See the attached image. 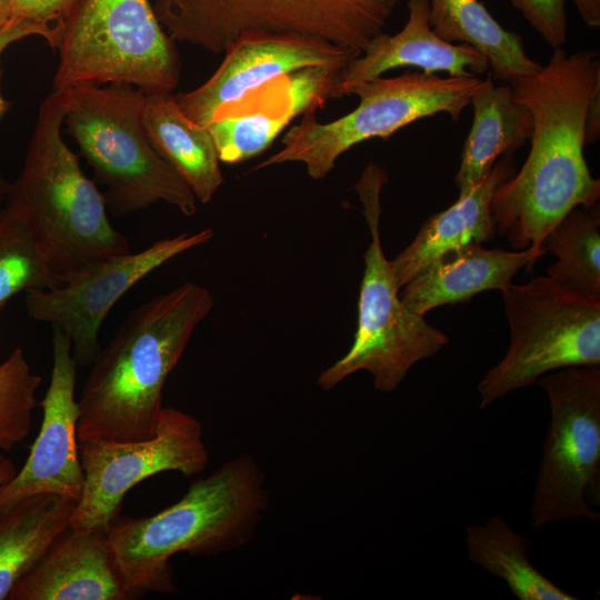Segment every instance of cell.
<instances>
[{"label": "cell", "mask_w": 600, "mask_h": 600, "mask_svg": "<svg viewBox=\"0 0 600 600\" xmlns=\"http://www.w3.org/2000/svg\"><path fill=\"white\" fill-rule=\"evenodd\" d=\"M600 82L596 50L553 49L547 64L510 83L532 117L531 146L517 173L494 191L496 230L514 250L542 249L546 236L573 208L600 198L583 149L587 108Z\"/></svg>", "instance_id": "obj_1"}, {"label": "cell", "mask_w": 600, "mask_h": 600, "mask_svg": "<svg viewBox=\"0 0 600 600\" xmlns=\"http://www.w3.org/2000/svg\"><path fill=\"white\" fill-rule=\"evenodd\" d=\"M213 303L208 288L184 282L130 311L82 388L79 442L139 441L156 433L166 381Z\"/></svg>", "instance_id": "obj_2"}, {"label": "cell", "mask_w": 600, "mask_h": 600, "mask_svg": "<svg viewBox=\"0 0 600 600\" xmlns=\"http://www.w3.org/2000/svg\"><path fill=\"white\" fill-rule=\"evenodd\" d=\"M269 507L267 478L243 453L191 483L176 503L140 518L113 520L108 538L133 589L176 593L170 559L216 556L248 544Z\"/></svg>", "instance_id": "obj_3"}, {"label": "cell", "mask_w": 600, "mask_h": 600, "mask_svg": "<svg viewBox=\"0 0 600 600\" xmlns=\"http://www.w3.org/2000/svg\"><path fill=\"white\" fill-rule=\"evenodd\" d=\"M63 93L42 102L22 170L6 194V209L31 233L62 284L96 261L130 253L110 223L96 182L61 137Z\"/></svg>", "instance_id": "obj_4"}, {"label": "cell", "mask_w": 600, "mask_h": 600, "mask_svg": "<svg viewBox=\"0 0 600 600\" xmlns=\"http://www.w3.org/2000/svg\"><path fill=\"white\" fill-rule=\"evenodd\" d=\"M62 126L104 187L114 216L148 209L159 201L184 216L197 211V198L182 178L152 148L141 116L146 93L130 84H77L60 90Z\"/></svg>", "instance_id": "obj_5"}, {"label": "cell", "mask_w": 600, "mask_h": 600, "mask_svg": "<svg viewBox=\"0 0 600 600\" xmlns=\"http://www.w3.org/2000/svg\"><path fill=\"white\" fill-rule=\"evenodd\" d=\"M387 181L384 170L370 163L353 187L363 206L371 241L363 254L354 339L343 357L319 373L317 384L323 391L363 370L372 376L378 391L392 392L416 363L433 357L448 343L442 331L410 310L399 296L380 238V196Z\"/></svg>", "instance_id": "obj_6"}, {"label": "cell", "mask_w": 600, "mask_h": 600, "mask_svg": "<svg viewBox=\"0 0 600 600\" xmlns=\"http://www.w3.org/2000/svg\"><path fill=\"white\" fill-rule=\"evenodd\" d=\"M53 90L124 83L170 94L181 64L149 0H81L61 27Z\"/></svg>", "instance_id": "obj_7"}, {"label": "cell", "mask_w": 600, "mask_h": 600, "mask_svg": "<svg viewBox=\"0 0 600 600\" xmlns=\"http://www.w3.org/2000/svg\"><path fill=\"white\" fill-rule=\"evenodd\" d=\"M401 0H153L176 42L223 53L241 37L292 33L362 52L383 32Z\"/></svg>", "instance_id": "obj_8"}, {"label": "cell", "mask_w": 600, "mask_h": 600, "mask_svg": "<svg viewBox=\"0 0 600 600\" xmlns=\"http://www.w3.org/2000/svg\"><path fill=\"white\" fill-rule=\"evenodd\" d=\"M482 80L478 76L441 77L420 71L358 83L348 91L359 99L356 109L327 123L317 121L314 113L302 116L283 134V147L256 169L301 162L311 179H323L339 157L360 142L389 138L412 122L439 113L458 121Z\"/></svg>", "instance_id": "obj_9"}, {"label": "cell", "mask_w": 600, "mask_h": 600, "mask_svg": "<svg viewBox=\"0 0 600 600\" xmlns=\"http://www.w3.org/2000/svg\"><path fill=\"white\" fill-rule=\"evenodd\" d=\"M500 291L510 343L478 383L481 409L549 372L600 366V300L580 297L548 276Z\"/></svg>", "instance_id": "obj_10"}, {"label": "cell", "mask_w": 600, "mask_h": 600, "mask_svg": "<svg viewBox=\"0 0 600 600\" xmlns=\"http://www.w3.org/2000/svg\"><path fill=\"white\" fill-rule=\"evenodd\" d=\"M550 422L531 501V526L600 512V366L570 367L538 379Z\"/></svg>", "instance_id": "obj_11"}, {"label": "cell", "mask_w": 600, "mask_h": 600, "mask_svg": "<svg viewBox=\"0 0 600 600\" xmlns=\"http://www.w3.org/2000/svg\"><path fill=\"white\" fill-rule=\"evenodd\" d=\"M84 483L70 520L76 532L108 530L126 493L147 478L178 471L191 477L209 462L201 422L163 407L156 433L139 441L79 442Z\"/></svg>", "instance_id": "obj_12"}, {"label": "cell", "mask_w": 600, "mask_h": 600, "mask_svg": "<svg viewBox=\"0 0 600 600\" xmlns=\"http://www.w3.org/2000/svg\"><path fill=\"white\" fill-rule=\"evenodd\" d=\"M212 237L210 228L184 232L157 240L139 252L90 263L59 287L27 291V312L33 320L62 329L78 366H91L100 351L101 324L120 298L167 261Z\"/></svg>", "instance_id": "obj_13"}, {"label": "cell", "mask_w": 600, "mask_h": 600, "mask_svg": "<svg viewBox=\"0 0 600 600\" xmlns=\"http://www.w3.org/2000/svg\"><path fill=\"white\" fill-rule=\"evenodd\" d=\"M77 367L70 338L53 327L50 383L39 403L43 411L41 428L23 467L0 483V514L38 494L80 500L84 476L77 434Z\"/></svg>", "instance_id": "obj_14"}, {"label": "cell", "mask_w": 600, "mask_h": 600, "mask_svg": "<svg viewBox=\"0 0 600 600\" xmlns=\"http://www.w3.org/2000/svg\"><path fill=\"white\" fill-rule=\"evenodd\" d=\"M223 53L204 83L173 94L184 116L204 127L221 107L274 78L308 67L346 68L361 51L308 36L258 33L239 38Z\"/></svg>", "instance_id": "obj_15"}, {"label": "cell", "mask_w": 600, "mask_h": 600, "mask_svg": "<svg viewBox=\"0 0 600 600\" xmlns=\"http://www.w3.org/2000/svg\"><path fill=\"white\" fill-rule=\"evenodd\" d=\"M142 594L128 582L108 530L70 527L17 582L8 600H131Z\"/></svg>", "instance_id": "obj_16"}, {"label": "cell", "mask_w": 600, "mask_h": 600, "mask_svg": "<svg viewBox=\"0 0 600 600\" xmlns=\"http://www.w3.org/2000/svg\"><path fill=\"white\" fill-rule=\"evenodd\" d=\"M408 19L396 34L376 36L343 70L333 98L348 96L356 84L403 67L451 77L480 76L489 70L487 58L472 47L439 38L429 21V0H409Z\"/></svg>", "instance_id": "obj_17"}, {"label": "cell", "mask_w": 600, "mask_h": 600, "mask_svg": "<svg viewBox=\"0 0 600 600\" xmlns=\"http://www.w3.org/2000/svg\"><path fill=\"white\" fill-rule=\"evenodd\" d=\"M546 247L506 251L472 241L446 251L400 288L399 296L413 312L424 316L444 306L468 302L488 290H501L524 267L532 269Z\"/></svg>", "instance_id": "obj_18"}, {"label": "cell", "mask_w": 600, "mask_h": 600, "mask_svg": "<svg viewBox=\"0 0 600 600\" xmlns=\"http://www.w3.org/2000/svg\"><path fill=\"white\" fill-rule=\"evenodd\" d=\"M513 170V158L502 156L480 182L459 192L456 202L423 222L414 239L391 260L399 288L446 251L472 241L488 242L494 237L491 201L498 186Z\"/></svg>", "instance_id": "obj_19"}, {"label": "cell", "mask_w": 600, "mask_h": 600, "mask_svg": "<svg viewBox=\"0 0 600 600\" xmlns=\"http://www.w3.org/2000/svg\"><path fill=\"white\" fill-rule=\"evenodd\" d=\"M489 72L470 100L473 120L454 176L459 192L480 182L502 156L513 157L532 133L529 109L509 83L496 86Z\"/></svg>", "instance_id": "obj_20"}, {"label": "cell", "mask_w": 600, "mask_h": 600, "mask_svg": "<svg viewBox=\"0 0 600 600\" xmlns=\"http://www.w3.org/2000/svg\"><path fill=\"white\" fill-rule=\"evenodd\" d=\"M142 126L156 152L182 178L197 200H212L224 179L207 127L190 120L173 94H146Z\"/></svg>", "instance_id": "obj_21"}, {"label": "cell", "mask_w": 600, "mask_h": 600, "mask_svg": "<svg viewBox=\"0 0 600 600\" xmlns=\"http://www.w3.org/2000/svg\"><path fill=\"white\" fill-rule=\"evenodd\" d=\"M298 116L284 74L221 107L207 128L220 161L239 163L269 149Z\"/></svg>", "instance_id": "obj_22"}, {"label": "cell", "mask_w": 600, "mask_h": 600, "mask_svg": "<svg viewBox=\"0 0 600 600\" xmlns=\"http://www.w3.org/2000/svg\"><path fill=\"white\" fill-rule=\"evenodd\" d=\"M433 32L451 43H463L483 54L492 78L511 83L531 76L541 64L531 59L522 38L504 29L479 0H429Z\"/></svg>", "instance_id": "obj_23"}, {"label": "cell", "mask_w": 600, "mask_h": 600, "mask_svg": "<svg viewBox=\"0 0 600 600\" xmlns=\"http://www.w3.org/2000/svg\"><path fill=\"white\" fill-rule=\"evenodd\" d=\"M77 502L58 494L28 498L0 514V600L70 527Z\"/></svg>", "instance_id": "obj_24"}, {"label": "cell", "mask_w": 600, "mask_h": 600, "mask_svg": "<svg viewBox=\"0 0 600 600\" xmlns=\"http://www.w3.org/2000/svg\"><path fill=\"white\" fill-rule=\"evenodd\" d=\"M466 542L469 560L502 579L519 600H577L533 567L528 539L502 517L469 526Z\"/></svg>", "instance_id": "obj_25"}, {"label": "cell", "mask_w": 600, "mask_h": 600, "mask_svg": "<svg viewBox=\"0 0 600 600\" xmlns=\"http://www.w3.org/2000/svg\"><path fill=\"white\" fill-rule=\"evenodd\" d=\"M543 247L557 261L548 277L569 291L600 300L599 203L570 210L546 236Z\"/></svg>", "instance_id": "obj_26"}, {"label": "cell", "mask_w": 600, "mask_h": 600, "mask_svg": "<svg viewBox=\"0 0 600 600\" xmlns=\"http://www.w3.org/2000/svg\"><path fill=\"white\" fill-rule=\"evenodd\" d=\"M61 284L26 226L6 208L0 209V312L22 291Z\"/></svg>", "instance_id": "obj_27"}, {"label": "cell", "mask_w": 600, "mask_h": 600, "mask_svg": "<svg viewBox=\"0 0 600 600\" xmlns=\"http://www.w3.org/2000/svg\"><path fill=\"white\" fill-rule=\"evenodd\" d=\"M41 381L21 348L0 363V451H10L29 434Z\"/></svg>", "instance_id": "obj_28"}, {"label": "cell", "mask_w": 600, "mask_h": 600, "mask_svg": "<svg viewBox=\"0 0 600 600\" xmlns=\"http://www.w3.org/2000/svg\"><path fill=\"white\" fill-rule=\"evenodd\" d=\"M552 48H562L568 40L566 0H509Z\"/></svg>", "instance_id": "obj_29"}, {"label": "cell", "mask_w": 600, "mask_h": 600, "mask_svg": "<svg viewBox=\"0 0 600 600\" xmlns=\"http://www.w3.org/2000/svg\"><path fill=\"white\" fill-rule=\"evenodd\" d=\"M80 1L81 0H11V19L43 26L54 31L60 39L61 27L64 20Z\"/></svg>", "instance_id": "obj_30"}, {"label": "cell", "mask_w": 600, "mask_h": 600, "mask_svg": "<svg viewBox=\"0 0 600 600\" xmlns=\"http://www.w3.org/2000/svg\"><path fill=\"white\" fill-rule=\"evenodd\" d=\"M30 36H41L48 41L52 49L57 48L59 37L54 31L33 22L11 19L0 30V57L8 46ZM7 110L8 102L2 98L0 92V121ZM9 184L10 183L0 174V198L6 197Z\"/></svg>", "instance_id": "obj_31"}, {"label": "cell", "mask_w": 600, "mask_h": 600, "mask_svg": "<svg viewBox=\"0 0 600 600\" xmlns=\"http://www.w3.org/2000/svg\"><path fill=\"white\" fill-rule=\"evenodd\" d=\"M600 134V82L594 87L590 97L587 116L584 141L586 146L598 140Z\"/></svg>", "instance_id": "obj_32"}, {"label": "cell", "mask_w": 600, "mask_h": 600, "mask_svg": "<svg viewBox=\"0 0 600 600\" xmlns=\"http://www.w3.org/2000/svg\"><path fill=\"white\" fill-rule=\"evenodd\" d=\"M582 21L591 28L600 26V0H573Z\"/></svg>", "instance_id": "obj_33"}, {"label": "cell", "mask_w": 600, "mask_h": 600, "mask_svg": "<svg viewBox=\"0 0 600 600\" xmlns=\"http://www.w3.org/2000/svg\"><path fill=\"white\" fill-rule=\"evenodd\" d=\"M17 472L16 464L9 458L0 454V483L10 480Z\"/></svg>", "instance_id": "obj_34"}, {"label": "cell", "mask_w": 600, "mask_h": 600, "mask_svg": "<svg viewBox=\"0 0 600 600\" xmlns=\"http://www.w3.org/2000/svg\"><path fill=\"white\" fill-rule=\"evenodd\" d=\"M11 20V0H0V30Z\"/></svg>", "instance_id": "obj_35"}]
</instances>
